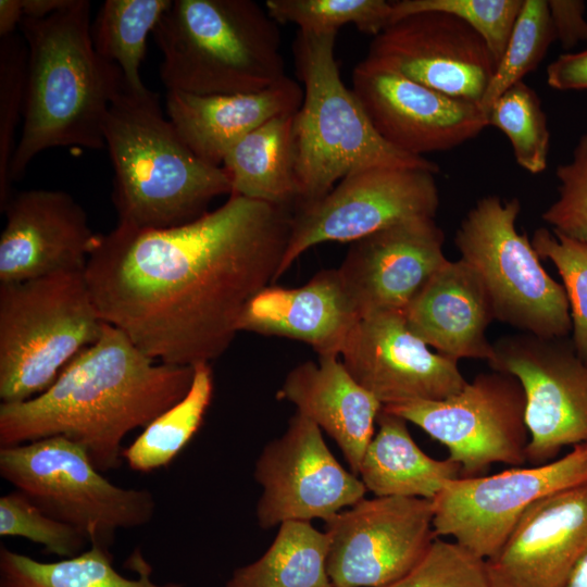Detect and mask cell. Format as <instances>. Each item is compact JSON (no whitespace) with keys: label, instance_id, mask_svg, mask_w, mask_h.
<instances>
[{"label":"cell","instance_id":"6da1fadb","mask_svg":"<svg viewBox=\"0 0 587 587\" xmlns=\"http://www.w3.org/2000/svg\"><path fill=\"white\" fill-rule=\"evenodd\" d=\"M294 209L230 195L184 225L98 235L85 277L101 320L155 361L195 366L232 345L249 299L277 279Z\"/></svg>","mask_w":587,"mask_h":587},{"label":"cell","instance_id":"7a4b0ae2","mask_svg":"<svg viewBox=\"0 0 587 587\" xmlns=\"http://www.w3.org/2000/svg\"><path fill=\"white\" fill-rule=\"evenodd\" d=\"M192 366L153 360L118 328L78 352L53 384L28 400L0 404V447L62 436L100 472L123 464V440L188 392Z\"/></svg>","mask_w":587,"mask_h":587},{"label":"cell","instance_id":"3957f363","mask_svg":"<svg viewBox=\"0 0 587 587\" xmlns=\"http://www.w3.org/2000/svg\"><path fill=\"white\" fill-rule=\"evenodd\" d=\"M20 29L27 46V83L11 183L47 149H104L105 116L126 83L118 66L93 47L89 1L73 0L40 20L23 17Z\"/></svg>","mask_w":587,"mask_h":587},{"label":"cell","instance_id":"277c9868","mask_svg":"<svg viewBox=\"0 0 587 587\" xmlns=\"http://www.w3.org/2000/svg\"><path fill=\"white\" fill-rule=\"evenodd\" d=\"M103 136L114 170L118 224L164 229L189 223L221 195H232L223 166L200 159L183 140L150 89L125 85L108 110Z\"/></svg>","mask_w":587,"mask_h":587},{"label":"cell","instance_id":"5b68a950","mask_svg":"<svg viewBox=\"0 0 587 587\" xmlns=\"http://www.w3.org/2000/svg\"><path fill=\"white\" fill-rule=\"evenodd\" d=\"M152 34L167 90L243 93L288 77L277 23L252 0H173Z\"/></svg>","mask_w":587,"mask_h":587},{"label":"cell","instance_id":"8992f818","mask_svg":"<svg viewBox=\"0 0 587 587\" xmlns=\"http://www.w3.org/2000/svg\"><path fill=\"white\" fill-rule=\"evenodd\" d=\"M336 35L299 30L294 42L296 68L304 86L302 104L294 116L297 205L322 198L360 168L439 171L434 162L404 153L379 136L352 89L340 78Z\"/></svg>","mask_w":587,"mask_h":587},{"label":"cell","instance_id":"52a82bcc","mask_svg":"<svg viewBox=\"0 0 587 587\" xmlns=\"http://www.w3.org/2000/svg\"><path fill=\"white\" fill-rule=\"evenodd\" d=\"M84 272L0 283V399L28 400L101 335Z\"/></svg>","mask_w":587,"mask_h":587},{"label":"cell","instance_id":"ba28073f","mask_svg":"<svg viewBox=\"0 0 587 587\" xmlns=\"http://www.w3.org/2000/svg\"><path fill=\"white\" fill-rule=\"evenodd\" d=\"M0 475L48 515L110 549L117 530L150 523L153 494L112 484L86 450L62 436L0 447Z\"/></svg>","mask_w":587,"mask_h":587},{"label":"cell","instance_id":"9c48e42d","mask_svg":"<svg viewBox=\"0 0 587 587\" xmlns=\"http://www.w3.org/2000/svg\"><path fill=\"white\" fill-rule=\"evenodd\" d=\"M520 211L516 198H480L460 223L455 247L486 287L495 320L521 333L564 338L572 330L565 290L542 267L532 240L516 229Z\"/></svg>","mask_w":587,"mask_h":587},{"label":"cell","instance_id":"30bf717a","mask_svg":"<svg viewBox=\"0 0 587 587\" xmlns=\"http://www.w3.org/2000/svg\"><path fill=\"white\" fill-rule=\"evenodd\" d=\"M526 399L519 379L491 371L480 373L453 396L383 405L446 446L461 477H477L495 463L527 462L529 434Z\"/></svg>","mask_w":587,"mask_h":587},{"label":"cell","instance_id":"8fae6325","mask_svg":"<svg viewBox=\"0 0 587 587\" xmlns=\"http://www.w3.org/2000/svg\"><path fill=\"white\" fill-rule=\"evenodd\" d=\"M438 205L434 172L396 166L353 171L322 198L295 208L277 279L316 245L353 242L407 220L435 217Z\"/></svg>","mask_w":587,"mask_h":587},{"label":"cell","instance_id":"7c38bea8","mask_svg":"<svg viewBox=\"0 0 587 587\" xmlns=\"http://www.w3.org/2000/svg\"><path fill=\"white\" fill-rule=\"evenodd\" d=\"M587 483V441L553 461L458 477L432 499L437 537L449 536L485 560L494 557L525 511L552 494Z\"/></svg>","mask_w":587,"mask_h":587},{"label":"cell","instance_id":"4fadbf2b","mask_svg":"<svg viewBox=\"0 0 587 587\" xmlns=\"http://www.w3.org/2000/svg\"><path fill=\"white\" fill-rule=\"evenodd\" d=\"M430 499L365 497L325 522L333 587H385L405 575L437 538Z\"/></svg>","mask_w":587,"mask_h":587},{"label":"cell","instance_id":"5bb4252c","mask_svg":"<svg viewBox=\"0 0 587 587\" xmlns=\"http://www.w3.org/2000/svg\"><path fill=\"white\" fill-rule=\"evenodd\" d=\"M492 371L521 383L529 434L527 462L557 459L562 448L587 441V364L562 338L520 333L492 344Z\"/></svg>","mask_w":587,"mask_h":587},{"label":"cell","instance_id":"9a60e30c","mask_svg":"<svg viewBox=\"0 0 587 587\" xmlns=\"http://www.w3.org/2000/svg\"><path fill=\"white\" fill-rule=\"evenodd\" d=\"M253 477L262 487L255 516L263 529L287 521L326 522L367 491L330 452L322 429L299 412L282 436L265 445Z\"/></svg>","mask_w":587,"mask_h":587},{"label":"cell","instance_id":"2e32d148","mask_svg":"<svg viewBox=\"0 0 587 587\" xmlns=\"http://www.w3.org/2000/svg\"><path fill=\"white\" fill-rule=\"evenodd\" d=\"M363 62L477 104L496 68L486 42L471 26L437 11L389 24L373 38Z\"/></svg>","mask_w":587,"mask_h":587},{"label":"cell","instance_id":"e0dca14e","mask_svg":"<svg viewBox=\"0 0 587 587\" xmlns=\"http://www.w3.org/2000/svg\"><path fill=\"white\" fill-rule=\"evenodd\" d=\"M340 355L355 382L383 405L442 400L467 383L458 362L430 351L409 329L400 311L362 317Z\"/></svg>","mask_w":587,"mask_h":587},{"label":"cell","instance_id":"ac0fdd59","mask_svg":"<svg viewBox=\"0 0 587 587\" xmlns=\"http://www.w3.org/2000/svg\"><path fill=\"white\" fill-rule=\"evenodd\" d=\"M352 91L379 136L412 155L446 151L488 126L479 104L450 97L400 74L361 61Z\"/></svg>","mask_w":587,"mask_h":587},{"label":"cell","instance_id":"d6986e66","mask_svg":"<svg viewBox=\"0 0 587 587\" xmlns=\"http://www.w3.org/2000/svg\"><path fill=\"white\" fill-rule=\"evenodd\" d=\"M434 217H416L352 242L338 272L362 317L404 312L448 261Z\"/></svg>","mask_w":587,"mask_h":587},{"label":"cell","instance_id":"ffe728a7","mask_svg":"<svg viewBox=\"0 0 587 587\" xmlns=\"http://www.w3.org/2000/svg\"><path fill=\"white\" fill-rule=\"evenodd\" d=\"M1 212L0 283L85 271L99 234L70 193L24 190L12 195Z\"/></svg>","mask_w":587,"mask_h":587},{"label":"cell","instance_id":"44dd1931","mask_svg":"<svg viewBox=\"0 0 587 587\" xmlns=\"http://www.w3.org/2000/svg\"><path fill=\"white\" fill-rule=\"evenodd\" d=\"M587 549V483L532 504L486 560L491 587H566Z\"/></svg>","mask_w":587,"mask_h":587},{"label":"cell","instance_id":"7402d4cb","mask_svg":"<svg viewBox=\"0 0 587 587\" xmlns=\"http://www.w3.org/2000/svg\"><path fill=\"white\" fill-rule=\"evenodd\" d=\"M360 320L338 268H329L301 287L262 288L243 307L238 330L303 341L319 357H339Z\"/></svg>","mask_w":587,"mask_h":587},{"label":"cell","instance_id":"603a6c76","mask_svg":"<svg viewBox=\"0 0 587 587\" xmlns=\"http://www.w3.org/2000/svg\"><path fill=\"white\" fill-rule=\"evenodd\" d=\"M409 329L451 360L489 361L492 344L486 332L495 320L489 295L463 260H448L403 312Z\"/></svg>","mask_w":587,"mask_h":587},{"label":"cell","instance_id":"cb8c5ba5","mask_svg":"<svg viewBox=\"0 0 587 587\" xmlns=\"http://www.w3.org/2000/svg\"><path fill=\"white\" fill-rule=\"evenodd\" d=\"M303 90L289 77L265 89L232 95L167 90L166 114L186 145L203 161L222 166L229 149L267 121L296 113Z\"/></svg>","mask_w":587,"mask_h":587},{"label":"cell","instance_id":"d4e9b609","mask_svg":"<svg viewBox=\"0 0 587 587\" xmlns=\"http://www.w3.org/2000/svg\"><path fill=\"white\" fill-rule=\"evenodd\" d=\"M277 398L327 433L358 475L383 404L351 376L337 355L305 361L285 377Z\"/></svg>","mask_w":587,"mask_h":587},{"label":"cell","instance_id":"484cf974","mask_svg":"<svg viewBox=\"0 0 587 587\" xmlns=\"http://www.w3.org/2000/svg\"><path fill=\"white\" fill-rule=\"evenodd\" d=\"M378 432L370 441L358 476L375 497L433 499L445 483L461 477L460 465L426 454L413 440L407 421L380 410Z\"/></svg>","mask_w":587,"mask_h":587},{"label":"cell","instance_id":"4316f807","mask_svg":"<svg viewBox=\"0 0 587 587\" xmlns=\"http://www.w3.org/2000/svg\"><path fill=\"white\" fill-rule=\"evenodd\" d=\"M295 114L267 121L229 149L222 166L229 175L232 195L295 209L299 200Z\"/></svg>","mask_w":587,"mask_h":587},{"label":"cell","instance_id":"83f0119b","mask_svg":"<svg viewBox=\"0 0 587 587\" xmlns=\"http://www.w3.org/2000/svg\"><path fill=\"white\" fill-rule=\"evenodd\" d=\"M128 565L137 578L121 575L113 566L110 549L90 545L78 555L42 562L0 547V587H183L179 583H155L152 566L139 549Z\"/></svg>","mask_w":587,"mask_h":587},{"label":"cell","instance_id":"f1b7e54d","mask_svg":"<svg viewBox=\"0 0 587 587\" xmlns=\"http://www.w3.org/2000/svg\"><path fill=\"white\" fill-rule=\"evenodd\" d=\"M328 537L310 522L287 521L263 555L234 571L226 587H333Z\"/></svg>","mask_w":587,"mask_h":587},{"label":"cell","instance_id":"f546056e","mask_svg":"<svg viewBox=\"0 0 587 587\" xmlns=\"http://www.w3.org/2000/svg\"><path fill=\"white\" fill-rule=\"evenodd\" d=\"M214 383L210 363L193 366L188 392L158 415L124 449L123 458L136 472H151L168 465L198 432L211 403Z\"/></svg>","mask_w":587,"mask_h":587},{"label":"cell","instance_id":"4dcf8cb0","mask_svg":"<svg viewBox=\"0 0 587 587\" xmlns=\"http://www.w3.org/2000/svg\"><path fill=\"white\" fill-rule=\"evenodd\" d=\"M173 0H107L91 24L92 43L100 57L121 70L129 88L147 89L140 78L147 39Z\"/></svg>","mask_w":587,"mask_h":587},{"label":"cell","instance_id":"1f68e13d","mask_svg":"<svg viewBox=\"0 0 587 587\" xmlns=\"http://www.w3.org/2000/svg\"><path fill=\"white\" fill-rule=\"evenodd\" d=\"M488 126L509 139L516 163L532 174L546 170L550 146L547 116L536 91L523 80L504 91L487 112Z\"/></svg>","mask_w":587,"mask_h":587},{"label":"cell","instance_id":"d6a6232c","mask_svg":"<svg viewBox=\"0 0 587 587\" xmlns=\"http://www.w3.org/2000/svg\"><path fill=\"white\" fill-rule=\"evenodd\" d=\"M555 35L546 0H524L503 54L479 103L486 113L510 87L544 59Z\"/></svg>","mask_w":587,"mask_h":587},{"label":"cell","instance_id":"836d02e7","mask_svg":"<svg viewBox=\"0 0 587 587\" xmlns=\"http://www.w3.org/2000/svg\"><path fill=\"white\" fill-rule=\"evenodd\" d=\"M265 9L278 24H295L300 32L337 33L354 25L377 36L391 23L392 2L385 0H267Z\"/></svg>","mask_w":587,"mask_h":587},{"label":"cell","instance_id":"e575fe53","mask_svg":"<svg viewBox=\"0 0 587 587\" xmlns=\"http://www.w3.org/2000/svg\"><path fill=\"white\" fill-rule=\"evenodd\" d=\"M523 2L524 0H401L392 2L391 23L426 11L451 14L471 26L483 38L497 65Z\"/></svg>","mask_w":587,"mask_h":587},{"label":"cell","instance_id":"d590c367","mask_svg":"<svg viewBox=\"0 0 587 587\" xmlns=\"http://www.w3.org/2000/svg\"><path fill=\"white\" fill-rule=\"evenodd\" d=\"M27 83V46L16 34L0 38V209L10 197V166L15 133L24 116Z\"/></svg>","mask_w":587,"mask_h":587},{"label":"cell","instance_id":"8d00e7d4","mask_svg":"<svg viewBox=\"0 0 587 587\" xmlns=\"http://www.w3.org/2000/svg\"><path fill=\"white\" fill-rule=\"evenodd\" d=\"M532 243L539 258L559 271L570 307L572 345L587 364V243L547 228L536 229Z\"/></svg>","mask_w":587,"mask_h":587},{"label":"cell","instance_id":"74e56055","mask_svg":"<svg viewBox=\"0 0 587 587\" xmlns=\"http://www.w3.org/2000/svg\"><path fill=\"white\" fill-rule=\"evenodd\" d=\"M0 535L28 539L61 559L78 555L90 545L82 530L48 515L16 489L0 498Z\"/></svg>","mask_w":587,"mask_h":587},{"label":"cell","instance_id":"f35d334b","mask_svg":"<svg viewBox=\"0 0 587 587\" xmlns=\"http://www.w3.org/2000/svg\"><path fill=\"white\" fill-rule=\"evenodd\" d=\"M385 587H491L486 560L437 537L405 575Z\"/></svg>","mask_w":587,"mask_h":587},{"label":"cell","instance_id":"ab89813d","mask_svg":"<svg viewBox=\"0 0 587 587\" xmlns=\"http://www.w3.org/2000/svg\"><path fill=\"white\" fill-rule=\"evenodd\" d=\"M558 199L542 213L552 230L587 243V132L579 138L572 160L558 166Z\"/></svg>","mask_w":587,"mask_h":587},{"label":"cell","instance_id":"60d3db41","mask_svg":"<svg viewBox=\"0 0 587 587\" xmlns=\"http://www.w3.org/2000/svg\"><path fill=\"white\" fill-rule=\"evenodd\" d=\"M555 35L564 49L587 41L585 3L580 0H547Z\"/></svg>","mask_w":587,"mask_h":587},{"label":"cell","instance_id":"b9f144b4","mask_svg":"<svg viewBox=\"0 0 587 587\" xmlns=\"http://www.w3.org/2000/svg\"><path fill=\"white\" fill-rule=\"evenodd\" d=\"M547 84L558 90L587 89V50L564 53L551 62Z\"/></svg>","mask_w":587,"mask_h":587},{"label":"cell","instance_id":"7bdbcfd3","mask_svg":"<svg viewBox=\"0 0 587 587\" xmlns=\"http://www.w3.org/2000/svg\"><path fill=\"white\" fill-rule=\"evenodd\" d=\"M23 17L22 0H0V38L14 35Z\"/></svg>","mask_w":587,"mask_h":587},{"label":"cell","instance_id":"ee69618b","mask_svg":"<svg viewBox=\"0 0 587 587\" xmlns=\"http://www.w3.org/2000/svg\"><path fill=\"white\" fill-rule=\"evenodd\" d=\"M73 0H22L24 17L40 20L66 8Z\"/></svg>","mask_w":587,"mask_h":587},{"label":"cell","instance_id":"f6af8a7d","mask_svg":"<svg viewBox=\"0 0 587 587\" xmlns=\"http://www.w3.org/2000/svg\"><path fill=\"white\" fill-rule=\"evenodd\" d=\"M566 587H587V549L575 565Z\"/></svg>","mask_w":587,"mask_h":587}]
</instances>
